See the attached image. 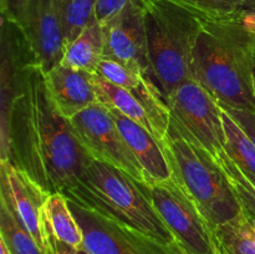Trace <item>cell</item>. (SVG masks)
Masks as SVG:
<instances>
[{"instance_id":"15","label":"cell","mask_w":255,"mask_h":254,"mask_svg":"<svg viewBox=\"0 0 255 254\" xmlns=\"http://www.w3.org/2000/svg\"><path fill=\"white\" fill-rule=\"evenodd\" d=\"M104 31L95 17L71 42L65 46L60 64L74 69L96 74L100 62L104 60Z\"/></svg>"},{"instance_id":"5","label":"cell","mask_w":255,"mask_h":254,"mask_svg":"<svg viewBox=\"0 0 255 254\" xmlns=\"http://www.w3.org/2000/svg\"><path fill=\"white\" fill-rule=\"evenodd\" d=\"M163 147L174 179L214 228L243 214L233 186L213 154L172 124Z\"/></svg>"},{"instance_id":"24","label":"cell","mask_w":255,"mask_h":254,"mask_svg":"<svg viewBox=\"0 0 255 254\" xmlns=\"http://www.w3.org/2000/svg\"><path fill=\"white\" fill-rule=\"evenodd\" d=\"M132 2H141V0H97L95 17L104 25Z\"/></svg>"},{"instance_id":"18","label":"cell","mask_w":255,"mask_h":254,"mask_svg":"<svg viewBox=\"0 0 255 254\" xmlns=\"http://www.w3.org/2000/svg\"><path fill=\"white\" fill-rule=\"evenodd\" d=\"M226 152L242 173L255 186V143L241 125L223 109Z\"/></svg>"},{"instance_id":"4","label":"cell","mask_w":255,"mask_h":254,"mask_svg":"<svg viewBox=\"0 0 255 254\" xmlns=\"http://www.w3.org/2000/svg\"><path fill=\"white\" fill-rule=\"evenodd\" d=\"M151 76L166 99L193 79L192 60L203 16L173 0H141Z\"/></svg>"},{"instance_id":"3","label":"cell","mask_w":255,"mask_h":254,"mask_svg":"<svg viewBox=\"0 0 255 254\" xmlns=\"http://www.w3.org/2000/svg\"><path fill=\"white\" fill-rule=\"evenodd\" d=\"M61 193L70 201L112 217L161 243L179 248L143 183L117 167L92 159L76 183Z\"/></svg>"},{"instance_id":"13","label":"cell","mask_w":255,"mask_h":254,"mask_svg":"<svg viewBox=\"0 0 255 254\" xmlns=\"http://www.w3.org/2000/svg\"><path fill=\"white\" fill-rule=\"evenodd\" d=\"M96 74L57 65L46 77L47 90L55 106L67 119L99 102L96 91Z\"/></svg>"},{"instance_id":"12","label":"cell","mask_w":255,"mask_h":254,"mask_svg":"<svg viewBox=\"0 0 255 254\" xmlns=\"http://www.w3.org/2000/svg\"><path fill=\"white\" fill-rule=\"evenodd\" d=\"M0 176V197L6 202L42 252L47 254V237L42 209L50 194L42 191L26 173L6 159H1Z\"/></svg>"},{"instance_id":"7","label":"cell","mask_w":255,"mask_h":254,"mask_svg":"<svg viewBox=\"0 0 255 254\" xmlns=\"http://www.w3.org/2000/svg\"><path fill=\"white\" fill-rule=\"evenodd\" d=\"M171 124L204 149L218 157L226 149L223 107L196 79L179 85L166 97Z\"/></svg>"},{"instance_id":"25","label":"cell","mask_w":255,"mask_h":254,"mask_svg":"<svg viewBox=\"0 0 255 254\" xmlns=\"http://www.w3.org/2000/svg\"><path fill=\"white\" fill-rule=\"evenodd\" d=\"M45 224V229H46V237H47V254H90L84 247H72L69 244L64 243V242L56 239V237L52 234V232L50 231L49 227Z\"/></svg>"},{"instance_id":"21","label":"cell","mask_w":255,"mask_h":254,"mask_svg":"<svg viewBox=\"0 0 255 254\" xmlns=\"http://www.w3.org/2000/svg\"><path fill=\"white\" fill-rule=\"evenodd\" d=\"M55 4L67 45L95 19L97 0H55Z\"/></svg>"},{"instance_id":"8","label":"cell","mask_w":255,"mask_h":254,"mask_svg":"<svg viewBox=\"0 0 255 254\" xmlns=\"http://www.w3.org/2000/svg\"><path fill=\"white\" fill-rule=\"evenodd\" d=\"M67 201L82 231V247L90 254H183L177 247L161 243L112 217Z\"/></svg>"},{"instance_id":"1","label":"cell","mask_w":255,"mask_h":254,"mask_svg":"<svg viewBox=\"0 0 255 254\" xmlns=\"http://www.w3.org/2000/svg\"><path fill=\"white\" fill-rule=\"evenodd\" d=\"M14 100L1 119V159L26 173L47 194L64 192L94 158L70 119L57 110L37 65L17 76Z\"/></svg>"},{"instance_id":"19","label":"cell","mask_w":255,"mask_h":254,"mask_svg":"<svg viewBox=\"0 0 255 254\" xmlns=\"http://www.w3.org/2000/svg\"><path fill=\"white\" fill-rule=\"evenodd\" d=\"M0 239L4 242L10 254H45L1 197H0Z\"/></svg>"},{"instance_id":"16","label":"cell","mask_w":255,"mask_h":254,"mask_svg":"<svg viewBox=\"0 0 255 254\" xmlns=\"http://www.w3.org/2000/svg\"><path fill=\"white\" fill-rule=\"evenodd\" d=\"M96 91L100 104L105 105V106L110 107V109H115L120 111L122 115L131 119L132 121L137 122L142 127L148 129L158 139L156 127H154V124L152 121V117L149 115L148 110L146 109L143 102L139 99H137L128 90L124 89L121 86H117V85L112 84V82L107 81L104 77L97 75Z\"/></svg>"},{"instance_id":"23","label":"cell","mask_w":255,"mask_h":254,"mask_svg":"<svg viewBox=\"0 0 255 254\" xmlns=\"http://www.w3.org/2000/svg\"><path fill=\"white\" fill-rule=\"evenodd\" d=\"M203 17H223L243 9L244 0H173Z\"/></svg>"},{"instance_id":"31","label":"cell","mask_w":255,"mask_h":254,"mask_svg":"<svg viewBox=\"0 0 255 254\" xmlns=\"http://www.w3.org/2000/svg\"><path fill=\"white\" fill-rule=\"evenodd\" d=\"M248 218V217H247ZM249 222H251V226H252V232H253V237H254V241H255V218H248Z\"/></svg>"},{"instance_id":"10","label":"cell","mask_w":255,"mask_h":254,"mask_svg":"<svg viewBox=\"0 0 255 254\" xmlns=\"http://www.w3.org/2000/svg\"><path fill=\"white\" fill-rule=\"evenodd\" d=\"M35 64L47 74L60 65L65 39L55 0H27L16 20Z\"/></svg>"},{"instance_id":"28","label":"cell","mask_w":255,"mask_h":254,"mask_svg":"<svg viewBox=\"0 0 255 254\" xmlns=\"http://www.w3.org/2000/svg\"><path fill=\"white\" fill-rule=\"evenodd\" d=\"M239 12H241V16L244 22L251 29L255 30V9H242Z\"/></svg>"},{"instance_id":"26","label":"cell","mask_w":255,"mask_h":254,"mask_svg":"<svg viewBox=\"0 0 255 254\" xmlns=\"http://www.w3.org/2000/svg\"><path fill=\"white\" fill-rule=\"evenodd\" d=\"M227 111L241 125L242 128L248 133L255 143V111H246V110H227Z\"/></svg>"},{"instance_id":"22","label":"cell","mask_w":255,"mask_h":254,"mask_svg":"<svg viewBox=\"0 0 255 254\" xmlns=\"http://www.w3.org/2000/svg\"><path fill=\"white\" fill-rule=\"evenodd\" d=\"M217 159L226 171L234 192L241 202L244 214L248 218H255V186L233 163V161L227 154L226 149L217 157Z\"/></svg>"},{"instance_id":"17","label":"cell","mask_w":255,"mask_h":254,"mask_svg":"<svg viewBox=\"0 0 255 254\" xmlns=\"http://www.w3.org/2000/svg\"><path fill=\"white\" fill-rule=\"evenodd\" d=\"M42 217L56 239L77 248L82 247V231L64 193L57 192L47 197L42 209Z\"/></svg>"},{"instance_id":"9","label":"cell","mask_w":255,"mask_h":254,"mask_svg":"<svg viewBox=\"0 0 255 254\" xmlns=\"http://www.w3.org/2000/svg\"><path fill=\"white\" fill-rule=\"evenodd\" d=\"M77 137L91 157L117 167L146 183V177L122 137L109 107L96 102L70 119Z\"/></svg>"},{"instance_id":"29","label":"cell","mask_w":255,"mask_h":254,"mask_svg":"<svg viewBox=\"0 0 255 254\" xmlns=\"http://www.w3.org/2000/svg\"><path fill=\"white\" fill-rule=\"evenodd\" d=\"M243 9H255V0H244Z\"/></svg>"},{"instance_id":"11","label":"cell","mask_w":255,"mask_h":254,"mask_svg":"<svg viewBox=\"0 0 255 254\" xmlns=\"http://www.w3.org/2000/svg\"><path fill=\"white\" fill-rule=\"evenodd\" d=\"M101 26L105 42L104 59L114 60L152 79L141 2L127 5Z\"/></svg>"},{"instance_id":"27","label":"cell","mask_w":255,"mask_h":254,"mask_svg":"<svg viewBox=\"0 0 255 254\" xmlns=\"http://www.w3.org/2000/svg\"><path fill=\"white\" fill-rule=\"evenodd\" d=\"M27 0H1V15L16 20Z\"/></svg>"},{"instance_id":"14","label":"cell","mask_w":255,"mask_h":254,"mask_svg":"<svg viewBox=\"0 0 255 254\" xmlns=\"http://www.w3.org/2000/svg\"><path fill=\"white\" fill-rule=\"evenodd\" d=\"M110 111L127 146L141 166L146 177V183L172 178L173 173L163 144L148 129L132 121L120 111L115 109H110Z\"/></svg>"},{"instance_id":"30","label":"cell","mask_w":255,"mask_h":254,"mask_svg":"<svg viewBox=\"0 0 255 254\" xmlns=\"http://www.w3.org/2000/svg\"><path fill=\"white\" fill-rule=\"evenodd\" d=\"M0 254H10L9 249L6 248V246H5V243L1 239H0Z\"/></svg>"},{"instance_id":"32","label":"cell","mask_w":255,"mask_h":254,"mask_svg":"<svg viewBox=\"0 0 255 254\" xmlns=\"http://www.w3.org/2000/svg\"><path fill=\"white\" fill-rule=\"evenodd\" d=\"M253 77H254V97H255V66H254V71H253Z\"/></svg>"},{"instance_id":"2","label":"cell","mask_w":255,"mask_h":254,"mask_svg":"<svg viewBox=\"0 0 255 254\" xmlns=\"http://www.w3.org/2000/svg\"><path fill=\"white\" fill-rule=\"evenodd\" d=\"M239 11L229 16L203 17L193 51L192 76L223 109L255 111V31Z\"/></svg>"},{"instance_id":"6","label":"cell","mask_w":255,"mask_h":254,"mask_svg":"<svg viewBox=\"0 0 255 254\" xmlns=\"http://www.w3.org/2000/svg\"><path fill=\"white\" fill-rule=\"evenodd\" d=\"M143 187L183 254H219L216 228L173 176Z\"/></svg>"},{"instance_id":"20","label":"cell","mask_w":255,"mask_h":254,"mask_svg":"<svg viewBox=\"0 0 255 254\" xmlns=\"http://www.w3.org/2000/svg\"><path fill=\"white\" fill-rule=\"evenodd\" d=\"M219 254H255V241L247 216L216 228Z\"/></svg>"}]
</instances>
